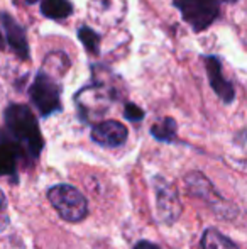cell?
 Here are the masks:
<instances>
[{
	"mask_svg": "<svg viewBox=\"0 0 247 249\" xmlns=\"http://www.w3.org/2000/svg\"><path fill=\"white\" fill-rule=\"evenodd\" d=\"M51 205L66 222H80L88 215V202L85 195L71 185H56L48 192Z\"/></svg>",
	"mask_w": 247,
	"mask_h": 249,
	"instance_id": "3",
	"label": "cell"
},
{
	"mask_svg": "<svg viewBox=\"0 0 247 249\" xmlns=\"http://www.w3.org/2000/svg\"><path fill=\"white\" fill-rule=\"evenodd\" d=\"M71 0H41V14L51 20H65L73 14Z\"/></svg>",
	"mask_w": 247,
	"mask_h": 249,
	"instance_id": "11",
	"label": "cell"
},
{
	"mask_svg": "<svg viewBox=\"0 0 247 249\" xmlns=\"http://www.w3.org/2000/svg\"><path fill=\"white\" fill-rule=\"evenodd\" d=\"M0 24H2V29L0 31H2L5 46H9L19 59L29 61L31 50H29V43H27L26 29L17 22V19H14L7 12H0Z\"/></svg>",
	"mask_w": 247,
	"mask_h": 249,
	"instance_id": "6",
	"label": "cell"
},
{
	"mask_svg": "<svg viewBox=\"0 0 247 249\" xmlns=\"http://www.w3.org/2000/svg\"><path fill=\"white\" fill-rule=\"evenodd\" d=\"M151 136L156 141L171 142L176 138V122L171 117H165L151 127Z\"/></svg>",
	"mask_w": 247,
	"mask_h": 249,
	"instance_id": "14",
	"label": "cell"
},
{
	"mask_svg": "<svg viewBox=\"0 0 247 249\" xmlns=\"http://www.w3.org/2000/svg\"><path fill=\"white\" fill-rule=\"evenodd\" d=\"M125 14L124 0H92L90 2V17L102 26H114L122 20Z\"/></svg>",
	"mask_w": 247,
	"mask_h": 249,
	"instance_id": "9",
	"label": "cell"
},
{
	"mask_svg": "<svg viewBox=\"0 0 247 249\" xmlns=\"http://www.w3.org/2000/svg\"><path fill=\"white\" fill-rule=\"evenodd\" d=\"M134 249H161V248H159L158 244L151 243V241H139L134 246Z\"/></svg>",
	"mask_w": 247,
	"mask_h": 249,
	"instance_id": "17",
	"label": "cell"
},
{
	"mask_svg": "<svg viewBox=\"0 0 247 249\" xmlns=\"http://www.w3.org/2000/svg\"><path fill=\"white\" fill-rule=\"evenodd\" d=\"M20 149L5 136L0 138V175H14Z\"/></svg>",
	"mask_w": 247,
	"mask_h": 249,
	"instance_id": "10",
	"label": "cell"
},
{
	"mask_svg": "<svg viewBox=\"0 0 247 249\" xmlns=\"http://www.w3.org/2000/svg\"><path fill=\"white\" fill-rule=\"evenodd\" d=\"M186 187L190 190L191 195L195 197H200L203 200H212L215 195V190L212 188V183L208 181V178H205L201 173L195 171V173H190L186 177Z\"/></svg>",
	"mask_w": 247,
	"mask_h": 249,
	"instance_id": "12",
	"label": "cell"
},
{
	"mask_svg": "<svg viewBox=\"0 0 247 249\" xmlns=\"http://www.w3.org/2000/svg\"><path fill=\"white\" fill-rule=\"evenodd\" d=\"M154 192H156V210L161 222L173 224L181 213V202L178 198V192L169 181L163 178L154 180Z\"/></svg>",
	"mask_w": 247,
	"mask_h": 249,
	"instance_id": "5",
	"label": "cell"
},
{
	"mask_svg": "<svg viewBox=\"0 0 247 249\" xmlns=\"http://www.w3.org/2000/svg\"><path fill=\"white\" fill-rule=\"evenodd\" d=\"M222 2L232 0H175L173 5L180 10L183 20L190 24L195 33L207 29L218 17Z\"/></svg>",
	"mask_w": 247,
	"mask_h": 249,
	"instance_id": "4",
	"label": "cell"
},
{
	"mask_svg": "<svg viewBox=\"0 0 247 249\" xmlns=\"http://www.w3.org/2000/svg\"><path fill=\"white\" fill-rule=\"evenodd\" d=\"M26 3H36V2H39V0H24Z\"/></svg>",
	"mask_w": 247,
	"mask_h": 249,
	"instance_id": "20",
	"label": "cell"
},
{
	"mask_svg": "<svg viewBox=\"0 0 247 249\" xmlns=\"http://www.w3.org/2000/svg\"><path fill=\"white\" fill-rule=\"evenodd\" d=\"M129 131L119 121H103L92 127V139L103 148H119L127 141Z\"/></svg>",
	"mask_w": 247,
	"mask_h": 249,
	"instance_id": "8",
	"label": "cell"
},
{
	"mask_svg": "<svg viewBox=\"0 0 247 249\" xmlns=\"http://www.w3.org/2000/svg\"><path fill=\"white\" fill-rule=\"evenodd\" d=\"M201 249H237V246L220 231L207 229L201 237Z\"/></svg>",
	"mask_w": 247,
	"mask_h": 249,
	"instance_id": "13",
	"label": "cell"
},
{
	"mask_svg": "<svg viewBox=\"0 0 247 249\" xmlns=\"http://www.w3.org/2000/svg\"><path fill=\"white\" fill-rule=\"evenodd\" d=\"M5 41H3V36H2V31H0V50H5Z\"/></svg>",
	"mask_w": 247,
	"mask_h": 249,
	"instance_id": "18",
	"label": "cell"
},
{
	"mask_svg": "<svg viewBox=\"0 0 247 249\" xmlns=\"http://www.w3.org/2000/svg\"><path fill=\"white\" fill-rule=\"evenodd\" d=\"M61 92V83L44 66L36 73L33 83L29 85L31 102L43 117H49L63 110Z\"/></svg>",
	"mask_w": 247,
	"mask_h": 249,
	"instance_id": "2",
	"label": "cell"
},
{
	"mask_svg": "<svg viewBox=\"0 0 247 249\" xmlns=\"http://www.w3.org/2000/svg\"><path fill=\"white\" fill-rule=\"evenodd\" d=\"M3 136L14 142L20 153L26 156H33L36 160L43 149V136L39 131V124L27 105L10 104L3 110Z\"/></svg>",
	"mask_w": 247,
	"mask_h": 249,
	"instance_id": "1",
	"label": "cell"
},
{
	"mask_svg": "<svg viewBox=\"0 0 247 249\" xmlns=\"http://www.w3.org/2000/svg\"><path fill=\"white\" fill-rule=\"evenodd\" d=\"M3 202H5V198H3V194H2V192H0V207L3 205Z\"/></svg>",
	"mask_w": 247,
	"mask_h": 249,
	"instance_id": "19",
	"label": "cell"
},
{
	"mask_svg": "<svg viewBox=\"0 0 247 249\" xmlns=\"http://www.w3.org/2000/svg\"><path fill=\"white\" fill-rule=\"evenodd\" d=\"M203 63L205 71L208 75V82H210L214 92L217 93V97L224 104H232L235 100V87L231 80L224 76V66H222L220 58L215 54H207L203 56Z\"/></svg>",
	"mask_w": 247,
	"mask_h": 249,
	"instance_id": "7",
	"label": "cell"
},
{
	"mask_svg": "<svg viewBox=\"0 0 247 249\" xmlns=\"http://www.w3.org/2000/svg\"><path fill=\"white\" fill-rule=\"evenodd\" d=\"M78 39L90 54H100V34L95 29L83 24L78 29Z\"/></svg>",
	"mask_w": 247,
	"mask_h": 249,
	"instance_id": "15",
	"label": "cell"
},
{
	"mask_svg": "<svg viewBox=\"0 0 247 249\" xmlns=\"http://www.w3.org/2000/svg\"><path fill=\"white\" fill-rule=\"evenodd\" d=\"M124 115H125V119L127 121H131V122H139V121H142L144 119V110L142 108H139L135 104H132V102H127L125 104V108H124Z\"/></svg>",
	"mask_w": 247,
	"mask_h": 249,
	"instance_id": "16",
	"label": "cell"
}]
</instances>
